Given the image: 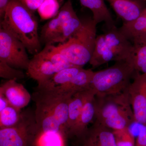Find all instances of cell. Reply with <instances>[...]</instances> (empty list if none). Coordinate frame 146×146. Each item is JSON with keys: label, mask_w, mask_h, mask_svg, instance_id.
<instances>
[{"label": "cell", "mask_w": 146, "mask_h": 146, "mask_svg": "<svg viewBox=\"0 0 146 146\" xmlns=\"http://www.w3.org/2000/svg\"><path fill=\"white\" fill-rule=\"evenodd\" d=\"M73 94L58 89L36 87L31 98L36 106L35 115L40 137L54 133L66 141L68 107Z\"/></svg>", "instance_id": "6da1fadb"}, {"label": "cell", "mask_w": 146, "mask_h": 146, "mask_svg": "<svg viewBox=\"0 0 146 146\" xmlns=\"http://www.w3.org/2000/svg\"><path fill=\"white\" fill-rule=\"evenodd\" d=\"M95 120L113 130L129 127L135 123L133 110L126 91L94 98Z\"/></svg>", "instance_id": "7a4b0ae2"}, {"label": "cell", "mask_w": 146, "mask_h": 146, "mask_svg": "<svg viewBox=\"0 0 146 146\" xmlns=\"http://www.w3.org/2000/svg\"><path fill=\"white\" fill-rule=\"evenodd\" d=\"M1 21L23 43L30 53L35 55L40 52L37 19L19 0H11Z\"/></svg>", "instance_id": "3957f363"}, {"label": "cell", "mask_w": 146, "mask_h": 146, "mask_svg": "<svg viewBox=\"0 0 146 146\" xmlns=\"http://www.w3.org/2000/svg\"><path fill=\"white\" fill-rule=\"evenodd\" d=\"M82 21L78 30L65 43L54 46V48L73 66L83 68L89 63L94 52L97 24L93 18Z\"/></svg>", "instance_id": "277c9868"}, {"label": "cell", "mask_w": 146, "mask_h": 146, "mask_svg": "<svg viewBox=\"0 0 146 146\" xmlns=\"http://www.w3.org/2000/svg\"><path fill=\"white\" fill-rule=\"evenodd\" d=\"M133 49L129 41L116 27L97 36L95 48L89 63L93 68L111 61L130 59Z\"/></svg>", "instance_id": "5b68a950"}, {"label": "cell", "mask_w": 146, "mask_h": 146, "mask_svg": "<svg viewBox=\"0 0 146 146\" xmlns=\"http://www.w3.org/2000/svg\"><path fill=\"white\" fill-rule=\"evenodd\" d=\"M136 72L130 59L115 62L109 68L94 72L91 88L97 96L121 93L127 90Z\"/></svg>", "instance_id": "8992f818"}, {"label": "cell", "mask_w": 146, "mask_h": 146, "mask_svg": "<svg viewBox=\"0 0 146 146\" xmlns=\"http://www.w3.org/2000/svg\"><path fill=\"white\" fill-rule=\"evenodd\" d=\"M39 137L34 111L27 109L16 125L0 129V146H36Z\"/></svg>", "instance_id": "52a82bcc"}, {"label": "cell", "mask_w": 146, "mask_h": 146, "mask_svg": "<svg viewBox=\"0 0 146 146\" xmlns=\"http://www.w3.org/2000/svg\"><path fill=\"white\" fill-rule=\"evenodd\" d=\"M73 66L55 50L53 45H48L34 55L30 60L27 72L31 78L39 84L49 79L58 72Z\"/></svg>", "instance_id": "ba28073f"}, {"label": "cell", "mask_w": 146, "mask_h": 146, "mask_svg": "<svg viewBox=\"0 0 146 146\" xmlns=\"http://www.w3.org/2000/svg\"><path fill=\"white\" fill-rule=\"evenodd\" d=\"M25 45L2 22L0 23V60L27 71L30 60Z\"/></svg>", "instance_id": "9c48e42d"}, {"label": "cell", "mask_w": 146, "mask_h": 146, "mask_svg": "<svg viewBox=\"0 0 146 146\" xmlns=\"http://www.w3.org/2000/svg\"><path fill=\"white\" fill-rule=\"evenodd\" d=\"M135 122L146 124V74L136 72L127 89Z\"/></svg>", "instance_id": "30bf717a"}, {"label": "cell", "mask_w": 146, "mask_h": 146, "mask_svg": "<svg viewBox=\"0 0 146 146\" xmlns=\"http://www.w3.org/2000/svg\"><path fill=\"white\" fill-rule=\"evenodd\" d=\"M96 95L93 89L78 91L71 97L68 107V121L65 129L66 141L70 139L73 129L87 101Z\"/></svg>", "instance_id": "8fae6325"}, {"label": "cell", "mask_w": 146, "mask_h": 146, "mask_svg": "<svg viewBox=\"0 0 146 146\" xmlns=\"http://www.w3.org/2000/svg\"><path fill=\"white\" fill-rule=\"evenodd\" d=\"M16 80H8L2 84L0 87V93L4 96L10 105L22 110L28 105L31 96L25 86Z\"/></svg>", "instance_id": "7c38bea8"}, {"label": "cell", "mask_w": 146, "mask_h": 146, "mask_svg": "<svg viewBox=\"0 0 146 146\" xmlns=\"http://www.w3.org/2000/svg\"><path fill=\"white\" fill-rule=\"evenodd\" d=\"M107 1L123 23L135 20L146 7V2L144 0Z\"/></svg>", "instance_id": "4fadbf2b"}, {"label": "cell", "mask_w": 146, "mask_h": 146, "mask_svg": "<svg viewBox=\"0 0 146 146\" xmlns=\"http://www.w3.org/2000/svg\"><path fill=\"white\" fill-rule=\"evenodd\" d=\"M119 29L133 46L146 43V7L138 18L123 23Z\"/></svg>", "instance_id": "5bb4252c"}, {"label": "cell", "mask_w": 146, "mask_h": 146, "mask_svg": "<svg viewBox=\"0 0 146 146\" xmlns=\"http://www.w3.org/2000/svg\"><path fill=\"white\" fill-rule=\"evenodd\" d=\"M95 96L90 98L85 104L70 138L80 143V145L82 144L88 133L89 124L95 120Z\"/></svg>", "instance_id": "9a60e30c"}, {"label": "cell", "mask_w": 146, "mask_h": 146, "mask_svg": "<svg viewBox=\"0 0 146 146\" xmlns=\"http://www.w3.org/2000/svg\"><path fill=\"white\" fill-rule=\"evenodd\" d=\"M82 68H83L73 66L65 68L58 72L46 81L38 84L37 86L49 89H58L68 92V89L69 84Z\"/></svg>", "instance_id": "2e32d148"}, {"label": "cell", "mask_w": 146, "mask_h": 146, "mask_svg": "<svg viewBox=\"0 0 146 146\" xmlns=\"http://www.w3.org/2000/svg\"><path fill=\"white\" fill-rule=\"evenodd\" d=\"M82 6L89 9L93 13V19L98 25L104 23L107 29L116 27L112 15L104 0H80Z\"/></svg>", "instance_id": "e0dca14e"}, {"label": "cell", "mask_w": 146, "mask_h": 146, "mask_svg": "<svg viewBox=\"0 0 146 146\" xmlns=\"http://www.w3.org/2000/svg\"><path fill=\"white\" fill-rule=\"evenodd\" d=\"M22 110L9 105L0 111V129L12 127L21 119Z\"/></svg>", "instance_id": "ac0fdd59"}, {"label": "cell", "mask_w": 146, "mask_h": 146, "mask_svg": "<svg viewBox=\"0 0 146 146\" xmlns=\"http://www.w3.org/2000/svg\"><path fill=\"white\" fill-rule=\"evenodd\" d=\"M130 60L136 72L146 74V43L133 46Z\"/></svg>", "instance_id": "d6986e66"}, {"label": "cell", "mask_w": 146, "mask_h": 146, "mask_svg": "<svg viewBox=\"0 0 146 146\" xmlns=\"http://www.w3.org/2000/svg\"><path fill=\"white\" fill-rule=\"evenodd\" d=\"M59 7L58 0H44L37 11L42 19L46 20L56 16L59 11Z\"/></svg>", "instance_id": "ffe728a7"}, {"label": "cell", "mask_w": 146, "mask_h": 146, "mask_svg": "<svg viewBox=\"0 0 146 146\" xmlns=\"http://www.w3.org/2000/svg\"><path fill=\"white\" fill-rule=\"evenodd\" d=\"M117 146H135V139L129 127L113 130Z\"/></svg>", "instance_id": "44dd1931"}, {"label": "cell", "mask_w": 146, "mask_h": 146, "mask_svg": "<svg viewBox=\"0 0 146 146\" xmlns=\"http://www.w3.org/2000/svg\"><path fill=\"white\" fill-rule=\"evenodd\" d=\"M0 77L8 80H17L25 78V75L23 71L13 68L3 60H0Z\"/></svg>", "instance_id": "7402d4cb"}, {"label": "cell", "mask_w": 146, "mask_h": 146, "mask_svg": "<svg viewBox=\"0 0 146 146\" xmlns=\"http://www.w3.org/2000/svg\"><path fill=\"white\" fill-rule=\"evenodd\" d=\"M29 10L34 13L38 10L44 0H19Z\"/></svg>", "instance_id": "603a6c76"}, {"label": "cell", "mask_w": 146, "mask_h": 146, "mask_svg": "<svg viewBox=\"0 0 146 146\" xmlns=\"http://www.w3.org/2000/svg\"><path fill=\"white\" fill-rule=\"evenodd\" d=\"M143 126L136 139L135 146H146V124Z\"/></svg>", "instance_id": "cb8c5ba5"}, {"label": "cell", "mask_w": 146, "mask_h": 146, "mask_svg": "<svg viewBox=\"0 0 146 146\" xmlns=\"http://www.w3.org/2000/svg\"><path fill=\"white\" fill-rule=\"evenodd\" d=\"M11 0H0V17L2 19Z\"/></svg>", "instance_id": "d4e9b609"}, {"label": "cell", "mask_w": 146, "mask_h": 146, "mask_svg": "<svg viewBox=\"0 0 146 146\" xmlns=\"http://www.w3.org/2000/svg\"><path fill=\"white\" fill-rule=\"evenodd\" d=\"M9 105L8 100L1 93H0V111L5 109Z\"/></svg>", "instance_id": "484cf974"}, {"label": "cell", "mask_w": 146, "mask_h": 146, "mask_svg": "<svg viewBox=\"0 0 146 146\" xmlns=\"http://www.w3.org/2000/svg\"><path fill=\"white\" fill-rule=\"evenodd\" d=\"M77 146H84L83 145H78Z\"/></svg>", "instance_id": "4316f807"}, {"label": "cell", "mask_w": 146, "mask_h": 146, "mask_svg": "<svg viewBox=\"0 0 146 146\" xmlns=\"http://www.w3.org/2000/svg\"><path fill=\"white\" fill-rule=\"evenodd\" d=\"M144 1H145L146 2V0H144Z\"/></svg>", "instance_id": "83f0119b"}]
</instances>
